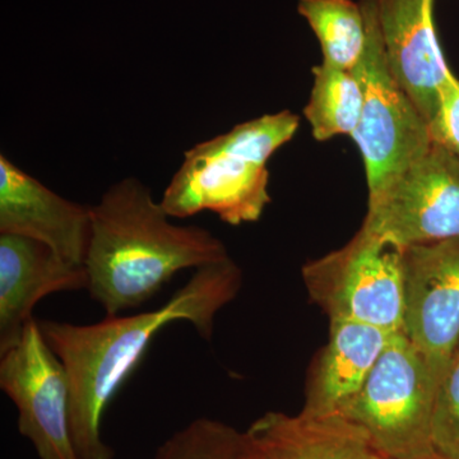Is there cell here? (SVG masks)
<instances>
[{
  "instance_id": "cell-1",
  "label": "cell",
  "mask_w": 459,
  "mask_h": 459,
  "mask_svg": "<svg viewBox=\"0 0 459 459\" xmlns=\"http://www.w3.org/2000/svg\"><path fill=\"white\" fill-rule=\"evenodd\" d=\"M241 282L240 268L228 258L195 270L157 309L107 316L89 325L38 319L71 383V433L78 457L114 459V449L102 439V419L153 338L172 323L188 322L210 341L217 313L237 298Z\"/></svg>"
},
{
  "instance_id": "cell-2",
  "label": "cell",
  "mask_w": 459,
  "mask_h": 459,
  "mask_svg": "<svg viewBox=\"0 0 459 459\" xmlns=\"http://www.w3.org/2000/svg\"><path fill=\"white\" fill-rule=\"evenodd\" d=\"M91 221L87 291L107 316L146 304L178 272L230 258L212 232L172 223L135 178L113 184L91 205Z\"/></svg>"
},
{
  "instance_id": "cell-3",
  "label": "cell",
  "mask_w": 459,
  "mask_h": 459,
  "mask_svg": "<svg viewBox=\"0 0 459 459\" xmlns=\"http://www.w3.org/2000/svg\"><path fill=\"white\" fill-rule=\"evenodd\" d=\"M298 115L283 110L238 124L186 151L162 195L169 216L211 211L229 225L255 222L271 202L267 162L298 131Z\"/></svg>"
},
{
  "instance_id": "cell-4",
  "label": "cell",
  "mask_w": 459,
  "mask_h": 459,
  "mask_svg": "<svg viewBox=\"0 0 459 459\" xmlns=\"http://www.w3.org/2000/svg\"><path fill=\"white\" fill-rule=\"evenodd\" d=\"M437 385L425 356L398 332L340 413L360 425L386 459L430 457L437 453L431 422Z\"/></svg>"
},
{
  "instance_id": "cell-5",
  "label": "cell",
  "mask_w": 459,
  "mask_h": 459,
  "mask_svg": "<svg viewBox=\"0 0 459 459\" xmlns=\"http://www.w3.org/2000/svg\"><path fill=\"white\" fill-rule=\"evenodd\" d=\"M403 249L361 228L341 249L304 265L305 286L329 319L397 333L403 327Z\"/></svg>"
},
{
  "instance_id": "cell-6",
  "label": "cell",
  "mask_w": 459,
  "mask_h": 459,
  "mask_svg": "<svg viewBox=\"0 0 459 459\" xmlns=\"http://www.w3.org/2000/svg\"><path fill=\"white\" fill-rule=\"evenodd\" d=\"M368 42L352 69L361 84L360 122L351 135L364 161L369 195L433 144L430 126L389 69L377 23V0H360Z\"/></svg>"
},
{
  "instance_id": "cell-7",
  "label": "cell",
  "mask_w": 459,
  "mask_h": 459,
  "mask_svg": "<svg viewBox=\"0 0 459 459\" xmlns=\"http://www.w3.org/2000/svg\"><path fill=\"white\" fill-rule=\"evenodd\" d=\"M361 228L403 247L458 238V157L433 142L369 195Z\"/></svg>"
},
{
  "instance_id": "cell-8",
  "label": "cell",
  "mask_w": 459,
  "mask_h": 459,
  "mask_svg": "<svg viewBox=\"0 0 459 459\" xmlns=\"http://www.w3.org/2000/svg\"><path fill=\"white\" fill-rule=\"evenodd\" d=\"M0 388L18 410V430L40 459H81L71 433V383L33 319L20 342L0 353Z\"/></svg>"
},
{
  "instance_id": "cell-9",
  "label": "cell",
  "mask_w": 459,
  "mask_h": 459,
  "mask_svg": "<svg viewBox=\"0 0 459 459\" xmlns=\"http://www.w3.org/2000/svg\"><path fill=\"white\" fill-rule=\"evenodd\" d=\"M403 332L442 379L459 346V238L403 249Z\"/></svg>"
},
{
  "instance_id": "cell-10",
  "label": "cell",
  "mask_w": 459,
  "mask_h": 459,
  "mask_svg": "<svg viewBox=\"0 0 459 459\" xmlns=\"http://www.w3.org/2000/svg\"><path fill=\"white\" fill-rule=\"evenodd\" d=\"M91 205L63 198L0 155V234L22 235L82 264L89 253Z\"/></svg>"
},
{
  "instance_id": "cell-11",
  "label": "cell",
  "mask_w": 459,
  "mask_h": 459,
  "mask_svg": "<svg viewBox=\"0 0 459 459\" xmlns=\"http://www.w3.org/2000/svg\"><path fill=\"white\" fill-rule=\"evenodd\" d=\"M434 0H377V23L386 63L429 126L440 91L452 74L437 41Z\"/></svg>"
},
{
  "instance_id": "cell-12",
  "label": "cell",
  "mask_w": 459,
  "mask_h": 459,
  "mask_svg": "<svg viewBox=\"0 0 459 459\" xmlns=\"http://www.w3.org/2000/svg\"><path fill=\"white\" fill-rule=\"evenodd\" d=\"M87 286L84 265L65 261L35 238L0 234V353L20 342L36 319L33 309L39 301Z\"/></svg>"
},
{
  "instance_id": "cell-13",
  "label": "cell",
  "mask_w": 459,
  "mask_h": 459,
  "mask_svg": "<svg viewBox=\"0 0 459 459\" xmlns=\"http://www.w3.org/2000/svg\"><path fill=\"white\" fill-rule=\"evenodd\" d=\"M246 433L262 459H386L369 434L340 412H268Z\"/></svg>"
},
{
  "instance_id": "cell-14",
  "label": "cell",
  "mask_w": 459,
  "mask_h": 459,
  "mask_svg": "<svg viewBox=\"0 0 459 459\" xmlns=\"http://www.w3.org/2000/svg\"><path fill=\"white\" fill-rule=\"evenodd\" d=\"M394 334L355 320L331 319L328 343L310 377L303 412H340L360 392Z\"/></svg>"
},
{
  "instance_id": "cell-15",
  "label": "cell",
  "mask_w": 459,
  "mask_h": 459,
  "mask_svg": "<svg viewBox=\"0 0 459 459\" xmlns=\"http://www.w3.org/2000/svg\"><path fill=\"white\" fill-rule=\"evenodd\" d=\"M314 82L304 115L313 137L325 142L336 135H352L360 122L361 84L352 71L327 63L313 68Z\"/></svg>"
},
{
  "instance_id": "cell-16",
  "label": "cell",
  "mask_w": 459,
  "mask_h": 459,
  "mask_svg": "<svg viewBox=\"0 0 459 459\" xmlns=\"http://www.w3.org/2000/svg\"><path fill=\"white\" fill-rule=\"evenodd\" d=\"M298 11L316 33L323 62L352 71L368 42L360 3L353 0H298Z\"/></svg>"
},
{
  "instance_id": "cell-17",
  "label": "cell",
  "mask_w": 459,
  "mask_h": 459,
  "mask_svg": "<svg viewBox=\"0 0 459 459\" xmlns=\"http://www.w3.org/2000/svg\"><path fill=\"white\" fill-rule=\"evenodd\" d=\"M249 452L247 433L216 420L199 418L169 437L155 459H247Z\"/></svg>"
},
{
  "instance_id": "cell-18",
  "label": "cell",
  "mask_w": 459,
  "mask_h": 459,
  "mask_svg": "<svg viewBox=\"0 0 459 459\" xmlns=\"http://www.w3.org/2000/svg\"><path fill=\"white\" fill-rule=\"evenodd\" d=\"M431 435L437 455L459 459V346L437 385Z\"/></svg>"
},
{
  "instance_id": "cell-19",
  "label": "cell",
  "mask_w": 459,
  "mask_h": 459,
  "mask_svg": "<svg viewBox=\"0 0 459 459\" xmlns=\"http://www.w3.org/2000/svg\"><path fill=\"white\" fill-rule=\"evenodd\" d=\"M431 140L459 159V80L449 74L442 91L437 115L430 124Z\"/></svg>"
},
{
  "instance_id": "cell-20",
  "label": "cell",
  "mask_w": 459,
  "mask_h": 459,
  "mask_svg": "<svg viewBox=\"0 0 459 459\" xmlns=\"http://www.w3.org/2000/svg\"><path fill=\"white\" fill-rule=\"evenodd\" d=\"M250 444V442H249ZM247 459H262L261 457H258V455H255V452H253L252 446H250V452H249V457Z\"/></svg>"
},
{
  "instance_id": "cell-21",
  "label": "cell",
  "mask_w": 459,
  "mask_h": 459,
  "mask_svg": "<svg viewBox=\"0 0 459 459\" xmlns=\"http://www.w3.org/2000/svg\"><path fill=\"white\" fill-rule=\"evenodd\" d=\"M420 459H446L442 457V455H437V453H435V455H430V457H425V458H420Z\"/></svg>"
}]
</instances>
